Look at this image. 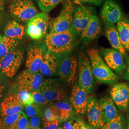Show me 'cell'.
<instances>
[{
    "label": "cell",
    "mask_w": 129,
    "mask_h": 129,
    "mask_svg": "<svg viewBox=\"0 0 129 129\" xmlns=\"http://www.w3.org/2000/svg\"><path fill=\"white\" fill-rule=\"evenodd\" d=\"M82 129H96V128H94L92 127L90 125H88L85 122L84 123V124L83 126V128Z\"/></svg>",
    "instance_id": "obj_42"
},
{
    "label": "cell",
    "mask_w": 129,
    "mask_h": 129,
    "mask_svg": "<svg viewBox=\"0 0 129 129\" xmlns=\"http://www.w3.org/2000/svg\"><path fill=\"white\" fill-rule=\"evenodd\" d=\"M99 104L102 120L105 124L118 116V110L115 104L111 97L105 96L100 99Z\"/></svg>",
    "instance_id": "obj_20"
},
{
    "label": "cell",
    "mask_w": 129,
    "mask_h": 129,
    "mask_svg": "<svg viewBox=\"0 0 129 129\" xmlns=\"http://www.w3.org/2000/svg\"><path fill=\"white\" fill-rule=\"evenodd\" d=\"M65 0H37L39 7L43 12L49 13Z\"/></svg>",
    "instance_id": "obj_28"
},
{
    "label": "cell",
    "mask_w": 129,
    "mask_h": 129,
    "mask_svg": "<svg viewBox=\"0 0 129 129\" xmlns=\"http://www.w3.org/2000/svg\"><path fill=\"white\" fill-rule=\"evenodd\" d=\"M3 37L1 35H0V42L2 41V39H3Z\"/></svg>",
    "instance_id": "obj_46"
},
{
    "label": "cell",
    "mask_w": 129,
    "mask_h": 129,
    "mask_svg": "<svg viewBox=\"0 0 129 129\" xmlns=\"http://www.w3.org/2000/svg\"><path fill=\"white\" fill-rule=\"evenodd\" d=\"M0 129H2V126H1V123H0Z\"/></svg>",
    "instance_id": "obj_48"
},
{
    "label": "cell",
    "mask_w": 129,
    "mask_h": 129,
    "mask_svg": "<svg viewBox=\"0 0 129 129\" xmlns=\"http://www.w3.org/2000/svg\"><path fill=\"white\" fill-rule=\"evenodd\" d=\"M60 57L61 55L47 50L39 72L45 77L57 76Z\"/></svg>",
    "instance_id": "obj_19"
},
{
    "label": "cell",
    "mask_w": 129,
    "mask_h": 129,
    "mask_svg": "<svg viewBox=\"0 0 129 129\" xmlns=\"http://www.w3.org/2000/svg\"><path fill=\"white\" fill-rule=\"evenodd\" d=\"M116 28L122 44L126 50L129 51V22L128 19L122 15L117 23Z\"/></svg>",
    "instance_id": "obj_25"
},
{
    "label": "cell",
    "mask_w": 129,
    "mask_h": 129,
    "mask_svg": "<svg viewBox=\"0 0 129 129\" xmlns=\"http://www.w3.org/2000/svg\"><path fill=\"white\" fill-rule=\"evenodd\" d=\"M5 89V86L0 82V100L2 98Z\"/></svg>",
    "instance_id": "obj_40"
},
{
    "label": "cell",
    "mask_w": 129,
    "mask_h": 129,
    "mask_svg": "<svg viewBox=\"0 0 129 129\" xmlns=\"http://www.w3.org/2000/svg\"><path fill=\"white\" fill-rule=\"evenodd\" d=\"M111 98L120 110L125 111L129 106V85L123 82L115 83L111 88Z\"/></svg>",
    "instance_id": "obj_13"
},
{
    "label": "cell",
    "mask_w": 129,
    "mask_h": 129,
    "mask_svg": "<svg viewBox=\"0 0 129 129\" xmlns=\"http://www.w3.org/2000/svg\"><path fill=\"white\" fill-rule=\"evenodd\" d=\"M78 64L71 54L62 55L60 57L57 76L66 85H70L77 77Z\"/></svg>",
    "instance_id": "obj_6"
},
{
    "label": "cell",
    "mask_w": 129,
    "mask_h": 129,
    "mask_svg": "<svg viewBox=\"0 0 129 129\" xmlns=\"http://www.w3.org/2000/svg\"><path fill=\"white\" fill-rule=\"evenodd\" d=\"M84 123L82 120L72 117L63 122L62 127L64 129H82Z\"/></svg>",
    "instance_id": "obj_32"
},
{
    "label": "cell",
    "mask_w": 129,
    "mask_h": 129,
    "mask_svg": "<svg viewBox=\"0 0 129 129\" xmlns=\"http://www.w3.org/2000/svg\"><path fill=\"white\" fill-rule=\"evenodd\" d=\"M105 61L111 69L117 73L121 75L126 69V66L123 55L115 49L106 48L102 51Z\"/></svg>",
    "instance_id": "obj_15"
},
{
    "label": "cell",
    "mask_w": 129,
    "mask_h": 129,
    "mask_svg": "<svg viewBox=\"0 0 129 129\" xmlns=\"http://www.w3.org/2000/svg\"><path fill=\"white\" fill-rule=\"evenodd\" d=\"M35 103H37L42 108H45L50 106L51 102H48L41 92L38 90L32 92Z\"/></svg>",
    "instance_id": "obj_34"
},
{
    "label": "cell",
    "mask_w": 129,
    "mask_h": 129,
    "mask_svg": "<svg viewBox=\"0 0 129 129\" xmlns=\"http://www.w3.org/2000/svg\"><path fill=\"white\" fill-rule=\"evenodd\" d=\"M25 106L35 103L32 92L24 90H13Z\"/></svg>",
    "instance_id": "obj_31"
},
{
    "label": "cell",
    "mask_w": 129,
    "mask_h": 129,
    "mask_svg": "<svg viewBox=\"0 0 129 129\" xmlns=\"http://www.w3.org/2000/svg\"><path fill=\"white\" fill-rule=\"evenodd\" d=\"M23 59V52L15 49L5 55L0 60V72L8 78L16 74Z\"/></svg>",
    "instance_id": "obj_8"
},
{
    "label": "cell",
    "mask_w": 129,
    "mask_h": 129,
    "mask_svg": "<svg viewBox=\"0 0 129 129\" xmlns=\"http://www.w3.org/2000/svg\"><path fill=\"white\" fill-rule=\"evenodd\" d=\"M43 129H56L59 127L60 122L58 120H43Z\"/></svg>",
    "instance_id": "obj_36"
},
{
    "label": "cell",
    "mask_w": 129,
    "mask_h": 129,
    "mask_svg": "<svg viewBox=\"0 0 129 129\" xmlns=\"http://www.w3.org/2000/svg\"><path fill=\"white\" fill-rule=\"evenodd\" d=\"M105 34L111 46L119 51L123 56H126V49L121 43L117 28L113 23H105Z\"/></svg>",
    "instance_id": "obj_22"
},
{
    "label": "cell",
    "mask_w": 129,
    "mask_h": 129,
    "mask_svg": "<svg viewBox=\"0 0 129 129\" xmlns=\"http://www.w3.org/2000/svg\"><path fill=\"white\" fill-rule=\"evenodd\" d=\"M124 78L129 81V63L124 74Z\"/></svg>",
    "instance_id": "obj_39"
},
{
    "label": "cell",
    "mask_w": 129,
    "mask_h": 129,
    "mask_svg": "<svg viewBox=\"0 0 129 129\" xmlns=\"http://www.w3.org/2000/svg\"><path fill=\"white\" fill-rule=\"evenodd\" d=\"M29 124L27 116L23 111L21 112V116L19 119L15 129H26Z\"/></svg>",
    "instance_id": "obj_35"
},
{
    "label": "cell",
    "mask_w": 129,
    "mask_h": 129,
    "mask_svg": "<svg viewBox=\"0 0 129 129\" xmlns=\"http://www.w3.org/2000/svg\"><path fill=\"white\" fill-rule=\"evenodd\" d=\"M102 20L105 23H117L122 16L120 6L113 0H106L101 11Z\"/></svg>",
    "instance_id": "obj_18"
},
{
    "label": "cell",
    "mask_w": 129,
    "mask_h": 129,
    "mask_svg": "<svg viewBox=\"0 0 129 129\" xmlns=\"http://www.w3.org/2000/svg\"><path fill=\"white\" fill-rule=\"evenodd\" d=\"M44 108H42L36 103L24 106V113L29 117H32L36 116H41Z\"/></svg>",
    "instance_id": "obj_33"
},
{
    "label": "cell",
    "mask_w": 129,
    "mask_h": 129,
    "mask_svg": "<svg viewBox=\"0 0 129 129\" xmlns=\"http://www.w3.org/2000/svg\"><path fill=\"white\" fill-rule=\"evenodd\" d=\"M18 45L17 39L4 36L0 42V60L11 51L15 49Z\"/></svg>",
    "instance_id": "obj_26"
},
{
    "label": "cell",
    "mask_w": 129,
    "mask_h": 129,
    "mask_svg": "<svg viewBox=\"0 0 129 129\" xmlns=\"http://www.w3.org/2000/svg\"><path fill=\"white\" fill-rule=\"evenodd\" d=\"M88 94V92L81 87L78 83L74 85L70 98V101L77 114L79 115L86 114Z\"/></svg>",
    "instance_id": "obj_12"
},
{
    "label": "cell",
    "mask_w": 129,
    "mask_h": 129,
    "mask_svg": "<svg viewBox=\"0 0 129 129\" xmlns=\"http://www.w3.org/2000/svg\"><path fill=\"white\" fill-rule=\"evenodd\" d=\"M43 81V76L40 73L33 72L26 69L15 79L14 89L33 92L40 88Z\"/></svg>",
    "instance_id": "obj_7"
},
{
    "label": "cell",
    "mask_w": 129,
    "mask_h": 129,
    "mask_svg": "<svg viewBox=\"0 0 129 129\" xmlns=\"http://www.w3.org/2000/svg\"><path fill=\"white\" fill-rule=\"evenodd\" d=\"M14 1H16V0H14Z\"/></svg>",
    "instance_id": "obj_50"
},
{
    "label": "cell",
    "mask_w": 129,
    "mask_h": 129,
    "mask_svg": "<svg viewBox=\"0 0 129 129\" xmlns=\"http://www.w3.org/2000/svg\"><path fill=\"white\" fill-rule=\"evenodd\" d=\"M21 112L18 113L2 117L0 119V123L2 129H15L18 120L21 116Z\"/></svg>",
    "instance_id": "obj_27"
},
{
    "label": "cell",
    "mask_w": 129,
    "mask_h": 129,
    "mask_svg": "<svg viewBox=\"0 0 129 129\" xmlns=\"http://www.w3.org/2000/svg\"><path fill=\"white\" fill-rule=\"evenodd\" d=\"M10 14L15 20L28 22L38 14L33 0H16L10 5Z\"/></svg>",
    "instance_id": "obj_5"
},
{
    "label": "cell",
    "mask_w": 129,
    "mask_h": 129,
    "mask_svg": "<svg viewBox=\"0 0 129 129\" xmlns=\"http://www.w3.org/2000/svg\"><path fill=\"white\" fill-rule=\"evenodd\" d=\"M77 34L71 28L60 33H49L45 37L47 50L58 55L70 54L77 46Z\"/></svg>",
    "instance_id": "obj_1"
},
{
    "label": "cell",
    "mask_w": 129,
    "mask_h": 129,
    "mask_svg": "<svg viewBox=\"0 0 129 129\" xmlns=\"http://www.w3.org/2000/svg\"><path fill=\"white\" fill-rule=\"evenodd\" d=\"M101 129H125L124 119L120 115L118 116L104 125Z\"/></svg>",
    "instance_id": "obj_30"
},
{
    "label": "cell",
    "mask_w": 129,
    "mask_h": 129,
    "mask_svg": "<svg viewBox=\"0 0 129 129\" xmlns=\"http://www.w3.org/2000/svg\"><path fill=\"white\" fill-rule=\"evenodd\" d=\"M75 9L74 4L70 0L66 1L60 14L50 21L49 33L64 32L71 29Z\"/></svg>",
    "instance_id": "obj_3"
},
{
    "label": "cell",
    "mask_w": 129,
    "mask_h": 129,
    "mask_svg": "<svg viewBox=\"0 0 129 129\" xmlns=\"http://www.w3.org/2000/svg\"><path fill=\"white\" fill-rule=\"evenodd\" d=\"M74 3L77 5H81L85 4H89L91 5L98 6L102 4L103 0H72Z\"/></svg>",
    "instance_id": "obj_38"
},
{
    "label": "cell",
    "mask_w": 129,
    "mask_h": 129,
    "mask_svg": "<svg viewBox=\"0 0 129 129\" xmlns=\"http://www.w3.org/2000/svg\"><path fill=\"white\" fill-rule=\"evenodd\" d=\"M24 105L18 96L12 90L5 97L0 104V113L2 117L20 112Z\"/></svg>",
    "instance_id": "obj_16"
},
{
    "label": "cell",
    "mask_w": 129,
    "mask_h": 129,
    "mask_svg": "<svg viewBox=\"0 0 129 129\" xmlns=\"http://www.w3.org/2000/svg\"><path fill=\"white\" fill-rule=\"evenodd\" d=\"M47 51L46 45H36L31 46L28 51L25 64L26 69L33 72H39Z\"/></svg>",
    "instance_id": "obj_11"
},
{
    "label": "cell",
    "mask_w": 129,
    "mask_h": 129,
    "mask_svg": "<svg viewBox=\"0 0 129 129\" xmlns=\"http://www.w3.org/2000/svg\"><path fill=\"white\" fill-rule=\"evenodd\" d=\"M66 85L60 78H48L44 80L38 90L48 102H59L64 100L68 96Z\"/></svg>",
    "instance_id": "obj_4"
},
{
    "label": "cell",
    "mask_w": 129,
    "mask_h": 129,
    "mask_svg": "<svg viewBox=\"0 0 129 129\" xmlns=\"http://www.w3.org/2000/svg\"><path fill=\"white\" fill-rule=\"evenodd\" d=\"M40 116H36L31 118L29 121L28 126L35 129H41L40 127L41 120Z\"/></svg>",
    "instance_id": "obj_37"
},
{
    "label": "cell",
    "mask_w": 129,
    "mask_h": 129,
    "mask_svg": "<svg viewBox=\"0 0 129 129\" xmlns=\"http://www.w3.org/2000/svg\"><path fill=\"white\" fill-rule=\"evenodd\" d=\"M78 85L88 93L91 94L94 88V76L89 57L81 53L78 61Z\"/></svg>",
    "instance_id": "obj_9"
},
{
    "label": "cell",
    "mask_w": 129,
    "mask_h": 129,
    "mask_svg": "<svg viewBox=\"0 0 129 129\" xmlns=\"http://www.w3.org/2000/svg\"><path fill=\"white\" fill-rule=\"evenodd\" d=\"M64 129V128H63L62 127H59L58 128H57V129Z\"/></svg>",
    "instance_id": "obj_45"
},
{
    "label": "cell",
    "mask_w": 129,
    "mask_h": 129,
    "mask_svg": "<svg viewBox=\"0 0 129 129\" xmlns=\"http://www.w3.org/2000/svg\"><path fill=\"white\" fill-rule=\"evenodd\" d=\"M26 129H34V128H33L32 127H30V126H28L27 127V128Z\"/></svg>",
    "instance_id": "obj_43"
},
{
    "label": "cell",
    "mask_w": 129,
    "mask_h": 129,
    "mask_svg": "<svg viewBox=\"0 0 129 129\" xmlns=\"http://www.w3.org/2000/svg\"><path fill=\"white\" fill-rule=\"evenodd\" d=\"M57 112L60 122H63L73 117L74 111L73 107L71 103L65 100L57 102L54 105Z\"/></svg>",
    "instance_id": "obj_24"
},
{
    "label": "cell",
    "mask_w": 129,
    "mask_h": 129,
    "mask_svg": "<svg viewBox=\"0 0 129 129\" xmlns=\"http://www.w3.org/2000/svg\"><path fill=\"white\" fill-rule=\"evenodd\" d=\"M86 113L89 124L93 127L101 129L105 124L102 120L99 102L94 96H89Z\"/></svg>",
    "instance_id": "obj_17"
},
{
    "label": "cell",
    "mask_w": 129,
    "mask_h": 129,
    "mask_svg": "<svg viewBox=\"0 0 129 129\" xmlns=\"http://www.w3.org/2000/svg\"><path fill=\"white\" fill-rule=\"evenodd\" d=\"M127 129H129V119L128 121V125H127Z\"/></svg>",
    "instance_id": "obj_44"
},
{
    "label": "cell",
    "mask_w": 129,
    "mask_h": 129,
    "mask_svg": "<svg viewBox=\"0 0 129 129\" xmlns=\"http://www.w3.org/2000/svg\"><path fill=\"white\" fill-rule=\"evenodd\" d=\"M2 12L0 11V18L2 17Z\"/></svg>",
    "instance_id": "obj_47"
},
{
    "label": "cell",
    "mask_w": 129,
    "mask_h": 129,
    "mask_svg": "<svg viewBox=\"0 0 129 129\" xmlns=\"http://www.w3.org/2000/svg\"><path fill=\"white\" fill-rule=\"evenodd\" d=\"M40 116L42 120L51 121L59 119L57 112L54 105L44 108Z\"/></svg>",
    "instance_id": "obj_29"
},
{
    "label": "cell",
    "mask_w": 129,
    "mask_h": 129,
    "mask_svg": "<svg viewBox=\"0 0 129 129\" xmlns=\"http://www.w3.org/2000/svg\"><path fill=\"white\" fill-rule=\"evenodd\" d=\"M93 11L91 7L84 6L75 9L72 28L77 35H80L87 26L92 15L94 14Z\"/></svg>",
    "instance_id": "obj_14"
},
{
    "label": "cell",
    "mask_w": 129,
    "mask_h": 129,
    "mask_svg": "<svg viewBox=\"0 0 129 129\" xmlns=\"http://www.w3.org/2000/svg\"><path fill=\"white\" fill-rule=\"evenodd\" d=\"M49 17L47 13H38L28 22L27 33L35 40H38L45 37L49 25Z\"/></svg>",
    "instance_id": "obj_10"
},
{
    "label": "cell",
    "mask_w": 129,
    "mask_h": 129,
    "mask_svg": "<svg viewBox=\"0 0 129 129\" xmlns=\"http://www.w3.org/2000/svg\"><path fill=\"white\" fill-rule=\"evenodd\" d=\"M5 35L7 37L17 40L23 38L25 33V28L15 20L11 21L6 24L5 28Z\"/></svg>",
    "instance_id": "obj_23"
},
{
    "label": "cell",
    "mask_w": 129,
    "mask_h": 129,
    "mask_svg": "<svg viewBox=\"0 0 129 129\" xmlns=\"http://www.w3.org/2000/svg\"><path fill=\"white\" fill-rule=\"evenodd\" d=\"M101 23L97 16L92 15L87 26L80 35L81 40L84 42H89L94 40L101 32Z\"/></svg>",
    "instance_id": "obj_21"
},
{
    "label": "cell",
    "mask_w": 129,
    "mask_h": 129,
    "mask_svg": "<svg viewBox=\"0 0 129 129\" xmlns=\"http://www.w3.org/2000/svg\"><path fill=\"white\" fill-rule=\"evenodd\" d=\"M88 54L93 75L99 83L111 85L119 80V77L107 64L99 51L95 48H90L88 50Z\"/></svg>",
    "instance_id": "obj_2"
},
{
    "label": "cell",
    "mask_w": 129,
    "mask_h": 129,
    "mask_svg": "<svg viewBox=\"0 0 129 129\" xmlns=\"http://www.w3.org/2000/svg\"></svg>",
    "instance_id": "obj_49"
},
{
    "label": "cell",
    "mask_w": 129,
    "mask_h": 129,
    "mask_svg": "<svg viewBox=\"0 0 129 129\" xmlns=\"http://www.w3.org/2000/svg\"><path fill=\"white\" fill-rule=\"evenodd\" d=\"M5 8V3L3 0H0V11L2 12Z\"/></svg>",
    "instance_id": "obj_41"
}]
</instances>
